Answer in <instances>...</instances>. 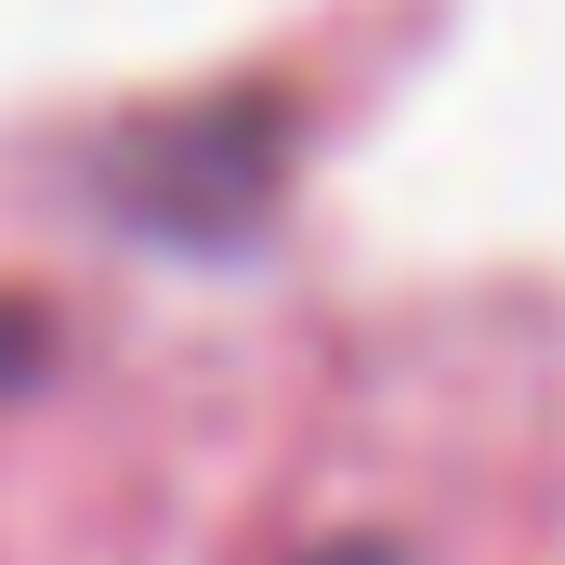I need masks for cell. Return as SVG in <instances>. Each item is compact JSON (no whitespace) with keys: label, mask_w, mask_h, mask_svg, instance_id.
Here are the masks:
<instances>
[{"label":"cell","mask_w":565,"mask_h":565,"mask_svg":"<svg viewBox=\"0 0 565 565\" xmlns=\"http://www.w3.org/2000/svg\"><path fill=\"white\" fill-rule=\"evenodd\" d=\"M277 171H289V106L277 93H211V106L132 119V132L93 158L106 211L132 237H171V250H237L277 211Z\"/></svg>","instance_id":"obj_1"},{"label":"cell","mask_w":565,"mask_h":565,"mask_svg":"<svg viewBox=\"0 0 565 565\" xmlns=\"http://www.w3.org/2000/svg\"><path fill=\"white\" fill-rule=\"evenodd\" d=\"M40 355H53V329H40V302H13V289H0V395H13V382H26Z\"/></svg>","instance_id":"obj_2"},{"label":"cell","mask_w":565,"mask_h":565,"mask_svg":"<svg viewBox=\"0 0 565 565\" xmlns=\"http://www.w3.org/2000/svg\"><path fill=\"white\" fill-rule=\"evenodd\" d=\"M329 565H382V553H329Z\"/></svg>","instance_id":"obj_3"}]
</instances>
